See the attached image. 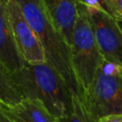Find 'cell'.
<instances>
[{"mask_svg":"<svg viewBox=\"0 0 122 122\" xmlns=\"http://www.w3.org/2000/svg\"><path fill=\"white\" fill-rule=\"evenodd\" d=\"M118 25H119V27H120V29L122 30V21H118Z\"/></svg>","mask_w":122,"mask_h":122,"instance_id":"cell-15","label":"cell"},{"mask_svg":"<svg viewBox=\"0 0 122 122\" xmlns=\"http://www.w3.org/2000/svg\"><path fill=\"white\" fill-rule=\"evenodd\" d=\"M23 100L11 80L10 72L0 62V102L6 105H16Z\"/></svg>","mask_w":122,"mask_h":122,"instance_id":"cell-10","label":"cell"},{"mask_svg":"<svg viewBox=\"0 0 122 122\" xmlns=\"http://www.w3.org/2000/svg\"><path fill=\"white\" fill-rule=\"evenodd\" d=\"M16 2L40 41L46 63L59 73L73 97L79 98L82 102V92L74 72L71 47L51 21L42 1L16 0Z\"/></svg>","mask_w":122,"mask_h":122,"instance_id":"cell-1","label":"cell"},{"mask_svg":"<svg viewBox=\"0 0 122 122\" xmlns=\"http://www.w3.org/2000/svg\"><path fill=\"white\" fill-rule=\"evenodd\" d=\"M57 122H98L83 107L79 98L73 97V112L66 116L56 118Z\"/></svg>","mask_w":122,"mask_h":122,"instance_id":"cell-11","label":"cell"},{"mask_svg":"<svg viewBox=\"0 0 122 122\" xmlns=\"http://www.w3.org/2000/svg\"><path fill=\"white\" fill-rule=\"evenodd\" d=\"M101 9L117 21H122V0H96Z\"/></svg>","mask_w":122,"mask_h":122,"instance_id":"cell-12","label":"cell"},{"mask_svg":"<svg viewBox=\"0 0 122 122\" xmlns=\"http://www.w3.org/2000/svg\"><path fill=\"white\" fill-rule=\"evenodd\" d=\"M2 1H8V0H2Z\"/></svg>","mask_w":122,"mask_h":122,"instance_id":"cell-16","label":"cell"},{"mask_svg":"<svg viewBox=\"0 0 122 122\" xmlns=\"http://www.w3.org/2000/svg\"><path fill=\"white\" fill-rule=\"evenodd\" d=\"M0 122H12L11 119L4 112L1 107H0Z\"/></svg>","mask_w":122,"mask_h":122,"instance_id":"cell-14","label":"cell"},{"mask_svg":"<svg viewBox=\"0 0 122 122\" xmlns=\"http://www.w3.org/2000/svg\"><path fill=\"white\" fill-rule=\"evenodd\" d=\"M0 107L12 122H57L44 104L38 100L23 99L12 106L0 102Z\"/></svg>","mask_w":122,"mask_h":122,"instance_id":"cell-9","label":"cell"},{"mask_svg":"<svg viewBox=\"0 0 122 122\" xmlns=\"http://www.w3.org/2000/svg\"><path fill=\"white\" fill-rule=\"evenodd\" d=\"M98 122H122V114H111L101 117Z\"/></svg>","mask_w":122,"mask_h":122,"instance_id":"cell-13","label":"cell"},{"mask_svg":"<svg viewBox=\"0 0 122 122\" xmlns=\"http://www.w3.org/2000/svg\"><path fill=\"white\" fill-rule=\"evenodd\" d=\"M82 105L97 120L122 114V67L104 60Z\"/></svg>","mask_w":122,"mask_h":122,"instance_id":"cell-4","label":"cell"},{"mask_svg":"<svg viewBox=\"0 0 122 122\" xmlns=\"http://www.w3.org/2000/svg\"><path fill=\"white\" fill-rule=\"evenodd\" d=\"M7 2L0 0V62L12 73L20 70L26 63L18 51L12 34Z\"/></svg>","mask_w":122,"mask_h":122,"instance_id":"cell-7","label":"cell"},{"mask_svg":"<svg viewBox=\"0 0 122 122\" xmlns=\"http://www.w3.org/2000/svg\"><path fill=\"white\" fill-rule=\"evenodd\" d=\"M7 11L16 46L25 63H46L40 41L16 0H8Z\"/></svg>","mask_w":122,"mask_h":122,"instance_id":"cell-6","label":"cell"},{"mask_svg":"<svg viewBox=\"0 0 122 122\" xmlns=\"http://www.w3.org/2000/svg\"><path fill=\"white\" fill-rule=\"evenodd\" d=\"M83 5L90 15L102 57L109 63L122 67V30L118 21L98 7Z\"/></svg>","mask_w":122,"mask_h":122,"instance_id":"cell-5","label":"cell"},{"mask_svg":"<svg viewBox=\"0 0 122 122\" xmlns=\"http://www.w3.org/2000/svg\"><path fill=\"white\" fill-rule=\"evenodd\" d=\"M14 87L23 99L38 100L55 118L73 112V95L69 87L48 63L25 64L10 73Z\"/></svg>","mask_w":122,"mask_h":122,"instance_id":"cell-2","label":"cell"},{"mask_svg":"<svg viewBox=\"0 0 122 122\" xmlns=\"http://www.w3.org/2000/svg\"><path fill=\"white\" fill-rule=\"evenodd\" d=\"M51 21L64 35L70 47L78 17L77 0H41Z\"/></svg>","mask_w":122,"mask_h":122,"instance_id":"cell-8","label":"cell"},{"mask_svg":"<svg viewBox=\"0 0 122 122\" xmlns=\"http://www.w3.org/2000/svg\"><path fill=\"white\" fill-rule=\"evenodd\" d=\"M78 17L73 30L71 46L74 72L82 92V102L91 88L98 69L104 62L98 49L92 25L86 7L79 1Z\"/></svg>","mask_w":122,"mask_h":122,"instance_id":"cell-3","label":"cell"}]
</instances>
